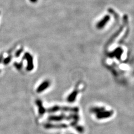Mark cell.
Listing matches in <instances>:
<instances>
[{
    "label": "cell",
    "instance_id": "cell-7",
    "mask_svg": "<svg viewBox=\"0 0 134 134\" xmlns=\"http://www.w3.org/2000/svg\"><path fill=\"white\" fill-rule=\"evenodd\" d=\"M23 52V48H21V49H19L15 53V57H19L21 55V54Z\"/></svg>",
    "mask_w": 134,
    "mask_h": 134
},
{
    "label": "cell",
    "instance_id": "cell-5",
    "mask_svg": "<svg viewBox=\"0 0 134 134\" xmlns=\"http://www.w3.org/2000/svg\"><path fill=\"white\" fill-rule=\"evenodd\" d=\"M11 59H12V56H11V55L8 56L7 58H6L5 59H4V60H3V64L7 65V64H8V63H10V62H11Z\"/></svg>",
    "mask_w": 134,
    "mask_h": 134
},
{
    "label": "cell",
    "instance_id": "cell-4",
    "mask_svg": "<svg viewBox=\"0 0 134 134\" xmlns=\"http://www.w3.org/2000/svg\"><path fill=\"white\" fill-rule=\"evenodd\" d=\"M36 104H37V106H39V114L42 115L45 112V110L44 108H43V106H42V103L39 100H36Z\"/></svg>",
    "mask_w": 134,
    "mask_h": 134
},
{
    "label": "cell",
    "instance_id": "cell-9",
    "mask_svg": "<svg viewBox=\"0 0 134 134\" xmlns=\"http://www.w3.org/2000/svg\"><path fill=\"white\" fill-rule=\"evenodd\" d=\"M2 58H3V55L2 54V55H0V63H1V61L2 60Z\"/></svg>",
    "mask_w": 134,
    "mask_h": 134
},
{
    "label": "cell",
    "instance_id": "cell-8",
    "mask_svg": "<svg viewBox=\"0 0 134 134\" xmlns=\"http://www.w3.org/2000/svg\"><path fill=\"white\" fill-rule=\"evenodd\" d=\"M30 1L32 3H35L37 1V0H30Z\"/></svg>",
    "mask_w": 134,
    "mask_h": 134
},
{
    "label": "cell",
    "instance_id": "cell-1",
    "mask_svg": "<svg viewBox=\"0 0 134 134\" xmlns=\"http://www.w3.org/2000/svg\"><path fill=\"white\" fill-rule=\"evenodd\" d=\"M23 59L26 60L27 62V65L26 67V70L27 71H31L34 69V64H33V58L30 55L29 53H25Z\"/></svg>",
    "mask_w": 134,
    "mask_h": 134
},
{
    "label": "cell",
    "instance_id": "cell-3",
    "mask_svg": "<svg viewBox=\"0 0 134 134\" xmlns=\"http://www.w3.org/2000/svg\"><path fill=\"white\" fill-rule=\"evenodd\" d=\"M49 85V82L48 81H45V82H44L43 83H41L37 88L36 91L37 93H40V92H42L44 90H45V89H47Z\"/></svg>",
    "mask_w": 134,
    "mask_h": 134
},
{
    "label": "cell",
    "instance_id": "cell-2",
    "mask_svg": "<svg viewBox=\"0 0 134 134\" xmlns=\"http://www.w3.org/2000/svg\"><path fill=\"white\" fill-rule=\"evenodd\" d=\"M110 16L106 15L104 16V18L98 23V24L97 25V28L102 29V27H103L104 25H105L107 23L108 21L110 20Z\"/></svg>",
    "mask_w": 134,
    "mask_h": 134
},
{
    "label": "cell",
    "instance_id": "cell-6",
    "mask_svg": "<svg viewBox=\"0 0 134 134\" xmlns=\"http://www.w3.org/2000/svg\"><path fill=\"white\" fill-rule=\"evenodd\" d=\"M14 66L16 67V68L18 70H20L23 67V63H18L15 62L14 63Z\"/></svg>",
    "mask_w": 134,
    "mask_h": 134
}]
</instances>
